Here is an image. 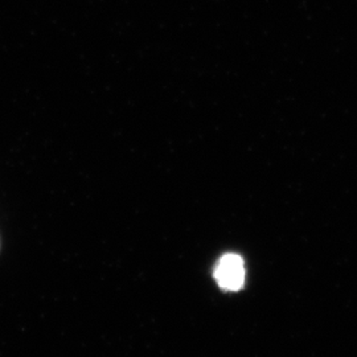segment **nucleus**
I'll use <instances>...</instances> for the list:
<instances>
[{
  "label": "nucleus",
  "instance_id": "nucleus-1",
  "mask_svg": "<svg viewBox=\"0 0 357 357\" xmlns=\"http://www.w3.org/2000/svg\"><path fill=\"white\" fill-rule=\"evenodd\" d=\"M215 278L221 289L228 291H238L245 283V266L243 258L229 253L222 255L215 270Z\"/></svg>",
  "mask_w": 357,
  "mask_h": 357
}]
</instances>
